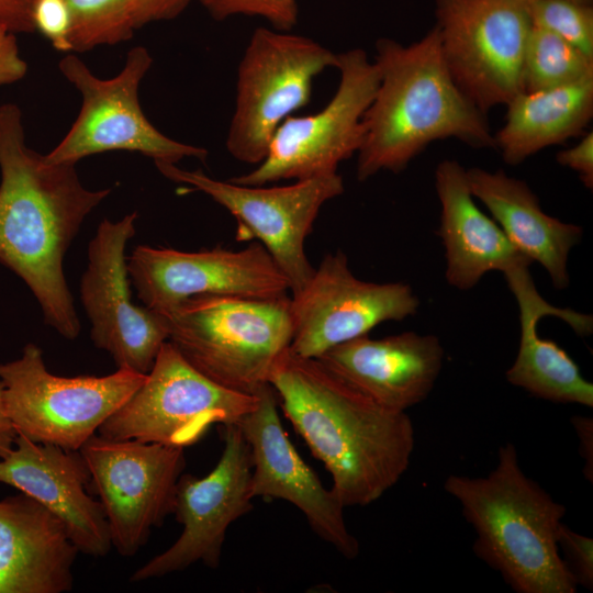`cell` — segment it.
I'll use <instances>...</instances> for the list:
<instances>
[{
  "label": "cell",
  "instance_id": "cell-2",
  "mask_svg": "<svg viewBox=\"0 0 593 593\" xmlns=\"http://www.w3.org/2000/svg\"><path fill=\"white\" fill-rule=\"evenodd\" d=\"M268 383L284 416L331 473L332 491L344 507L376 502L407 470L415 432L406 412L378 404L290 347Z\"/></svg>",
  "mask_w": 593,
  "mask_h": 593
},
{
  "label": "cell",
  "instance_id": "cell-10",
  "mask_svg": "<svg viewBox=\"0 0 593 593\" xmlns=\"http://www.w3.org/2000/svg\"><path fill=\"white\" fill-rule=\"evenodd\" d=\"M256 405V394L210 380L167 340L143 384L98 434L184 448L198 443L214 424H236Z\"/></svg>",
  "mask_w": 593,
  "mask_h": 593
},
{
  "label": "cell",
  "instance_id": "cell-29",
  "mask_svg": "<svg viewBox=\"0 0 593 593\" xmlns=\"http://www.w3.org/2000/svg\"><path fill=\"white\" fill-rule=\"evenodd\" d=\"M210 15L222 21L234 15L260 16L279 31H291L299 19L298 0H199Z\"/></svg>",
  "mask_w": 593,
  "mask_h": 593
},
{
  "label": "cell",
  "instance_id": "cell-36",
  "mask_svg": "<svg viewBox=\"0 0 593 593\" xmlns=\"http://www.w3.org/2000/svg\"><path fill=\"white\" fill-rule=\"evenodd\" d=\"M571 423L579 440V452L584 460L583 472L588 481L593 482V419L586 416H573Z\"/></svg>",
  "mask_w": 593,
  "mask_h": 593
},
{
  "label": "cell",
  "instance_id": "cell-1",
  "mask_svg": "<svg viewBox=\"0 0 593 593\" xmlns=\"http://www.w3.org/2000/svg\"><path fill=\"white\" fill-rule=\"evenodd\" d=\"M0 264L36 298L45 323L72 340L80 322L63 261L87 215L112 192L82 186L75 164L27 147L22 110L0 104Z\"/></svg>",
  "mask_w": 593,
  "mask_h": 593
},
{
  "label": "cell",
  "instance_id": "cell-23",
  "mask_svg": "<svg viewBox=\"0 0 593 593\" xmlns=\"http://www.w3.org/2000/svg\"><path fill=\"white\" fill-rule=\"evenodd\" d=\"M435 189L440 203L438 236L445 248V278L451 287L467 291L491 271L504 273L517 265L532 264L475 204L466 169L457 160L437 165Z\"/></svg>",
  "mask_w": 593,
  "mask_h": 593
},
{
  "label": "cell",
  "instance_id": "cell-9",
  "mask_svg": "<svg viewBox=\"0 0 593 593\" xmlns=\"http://www.w3.org/2000/svg\"><path fill=\"white\" fill-rule=\"evenodd\" d=\"M154 164L170 181L202 192L225 208L237 222V239H256L267 249L287 278L291 294L307 283L314 268L305 254V240L321 208L344 192L338 172L265 187L217 180L177 164Z\"/></svg>",
  "mask_w": 593,
  "mask_h": 593
},
{
  "label": "cell",
  "instance_id": "cell-27",
  "mask_svg": "<svg viewBox=\"0 0 593 593\" xmlns=\"http://www.w3.org/2000/svg\"><path fill=\"white\" fill-rule=\"evenodd\" d=\"M71 19L74 52L115 45L133 37L127 0H66Z\"/></svg>",
  "mask_w": 593,
  "mask_h": 593
},
{
  "label": "cell",
  "instance_id": "cell-3",
  "mask_svg": "<svg viewBox=\"0 0 593 593\" xmlns=\"http://www.w3.org/2000/svg\"><path fill=\"white\" fill-rule=\"evenodd\" d=\"M379 83L363 115L357 179L403 171L430 143L456 138L495 148L486 113L461 91L444 60L435 26L403 45L379 38L373 59Z\"/></svg>",
  "mask_w": 593,
  "mask_h": 593
},
{
  "label": "cell",
  "instance_id": "cell-21",
  "mask_svg": "<svg viewBox=\"0 0 593 593\" xmlns=\"http://www.w3.org/2000/svg\"><path fill=\"white\" fill-rule=\"evenodd\" d=\"M503 275L517 303L521 329L517 355L505 373L507 382L544 400L592 407L593 384L563 348L538 333L542 317L556 316L578 335L589 336L593 332L592 315L546 301L536 288L529 264L517 265Z\"/></svg>",
  "mask_w": 593,
  "mask_h": 593
},
{
  "label": "cell",
  "instance_id": "cell-8",
  "mask_svg": "<svg viewBox=\"0 0 593 593\" xmlns=\"http://www.w3.org/2000/svg\"><path fill=\"white\" fill-rule=\"evenodd\" d=\"M152 64L148 49L135 46L128 51L121 71L102 79L75 54L63 57L58 69L79 91L81 108L64 138L45 155L46 160L76 165L90 155L127 150L154 161L178 164L183 158H195L205 163V148L168 137L144 114L138 90Z\"/></svg>",
  "mask_w": 593,
  "mask_h": 593
},
{
  "label": "cell",
  "instance_id": "cell-19",
  "mask_svg": "<svg viewBox=\"0 0 593 593\" xmlns=\"http://www.w3.org/2000/svg\"><path fill=\"white\" fill-rule=\"evenodd\" d=\"M0 483L33 497L60 518L79 552L103 557L112 549L102 505L89 494L90 473L79 451L18 434L12 450L0 458Z\"/></svg>",
  "mask_w": 593,
  "mask_h": 593
},
{
  "label": "cell",
  "instance_id": "cell-4",
  "mask_svg": "<svg viewBox=\"0 0 593 593\" xmlns=\"http://www.w3.org/2000/svg\"><path fill=\"white\" fill-rule=\"evenodd\" d=\"M444 488L475 532L474 555L515 592H577L557 542L566 507L524 473L512 443L485 477L450 474Z\"/></svg>",
  "mask_w": 593,
  "mask_h": 593
},
{
  "label": "cell",
  "instance_id": "cell-28",
  "mask_svg": "<svg viewBox=\"0 0 593 593\" xmlns=\"http://www.w3.org/2000/svg\"><path fill=\"white\" fill-rule=\"evenodd\" d=\"M533 26L546 30L593 59V7L574 0H524Z\"/></svg>",
  "mask_w": 593,
  "mask_h": 593
},
{
  "label": "cell",
  "instance_id": "cell-18",
  "mask_svg": "<svg viewBox=\"0 0 593 593\" xmlns=\"http://www.w3.org/2000/svg\"><path fill=\"white\" fill-rule=\"evenodd\" d=\"M255 394L257 405L236 423L250 450L251 496L293 504L320 538L345 558H356L360 546L347 528L345 507L290 441L279 417L276 391L268 383Z\"/></svg>",
  "mask_w": 593,
  "mask_h": 593
},
{
  "label": "cell",
  "instance_id": "cell-17",
  "mask_svg": "<svg viewBox=\"0 0 593 593\" xmlns=\"http://www.w3.org/2000/svg\"><path fill=\"white\" fill-rule=\"evenodd\" d=\"M127 268L139 300L161 314L195 295L266 299L290 291L287 278L258 242L240 250L181 251L138 245L127 258Z\"/></svg>",
  "mask_w": 593,
  "mask_h": 593
},
{
  "label": "cell",
  "instance_id": "cell-16",
  "mask_svg": "<svg viewBox=\"0 0 593 593\" xmlns=\"http://www.w3.org/2000/svg\"><path fill=\"white\" fill-rule=\"evenodd\" d=\"M418 307L410 284L363 281L351 272L342 250L327 254L307 283L291 294L290 348L302 357L318 358L384 322L413 316Z\"/></svg>",
  "mask_w": 593,
  "mask_h": 593
},
{
  "label": "cell",
  "instance_id": "cell-7",
  "mask_svg": "<svg viewBox=\"0 0 593 593\" xmlns=\"http://www.w3.org/2000/svg\"><path fill=\"white\" fill-rule=\"evenodd\" d=\"M336 64L337 54L313 38L257 27L238 64L228 153L258 165L279 125L309 104L314 79Z\"/></svg>",
  "mask_w": 593,
  "mask_h": 593
},
{
  "label": "cell",
  "instance_id": "cell-30",
  "mask_svg": "<svg viewBox=\"0 0 593 593\" xmlns=\"http://www.w3.org/2000/svg\"><path fill=\"white\" fill-rule=\"evenodd\" d=\"M559 551L577 585L593 589V539L569 528L563 522L557 534Z\"/></svg>",
  "mask_w": 593,
  "mask_h": 593
},
{
  "label": "cell",
  "instance_id": "cell-25",
  "mask_svg": "<svg viewBox=\"0 0 593 593\" xmlns=\"http://www.w3.org/2000/svg\"><path fill=\"white\" fill-rule=\"evenodd\" d=\"M494 134L503 160L517 166L544 148L582 136L593 116V77L536 91H523L507 104Z\"/></svg>",
  "mask_w": 593,
  "mask_h": 593
},
{
  "label": "cell",
  "instance_id": "cell-24",
  "mask_svg": "<svg viewBox=\"0 0 593 593\" xmlns=\"http://www.w3.org/2000/svg\"><path fill=\"white\" fill-rule=\"evenodd\" d=\"M472 195L489 210L510 242L530 262H538L558 290L568 288V259L580 242L581 226L547 214L529 186L503 170L466 169Z\"/></svg>",
  "mask_w": 593,
  "mask_h": 593
},
{
  "label": "cell",
  "instance_id": "cell-37",
  "mask_svg": "<svg viewBox=\"0 0 593 593\" xmlns=\"http://www.w3.org/2000/svg\"><path fill=\"white\" fill-rule=\"evenodd\" d=\"M16 436V430L5 413L3 387L0 381V458L5 457L12 450Z\"/></svg>",
  "mask_w": 593,
  "mask_h": 593
},
{
  "label": "cell",
  "instance_id": "cell-26",
  "mask_svg": "<svg viewBox=\"0 0 593 593\" xmlns=\"http://www.w3.org/2000/svg\"><path fill=\"white\" fill-rule=\"evenodd\" d=\"M593 77V59L557 35L533 26L524 56V91L550 89Z\"/></svg>",
  "mask_w": 593,
  "mask_h": 593
},
{
  "label": "cell",
  "instance_id": "cell-22",
  "mask_svg": "<svg viewBox=\"0 0 593 593\" xmlns=\"http://www.w3.org/2000/svg\"><path fill=\"white\" fill-rule=\"evenodd\" d=\"M79 550L65 524L19 492L0 500V593H66L72 590Z\"/></svg>",
  "mask_w": 593,
  "mask_h": 593
},
{
  "label": "cell",
  "instance_id": "cell-5",
  "mask_svg": "<svg viewBox=\"0 0 593 593\" xmlns=\"http://www.w3.org/2000/svg\"><path fill=\"white\" fill-rule=\"evenodd\" d=\"M291 296L203 294L165 313L168 342L215 383L255 394L268 384L279 356L291 345Z\"/></svg>",
  "mask_w": 593,
  "mask_h": 593
},
{
  "label": "cell",
  "instance_id": "cell-31",
  "mask_svg": "<svg viewBox=\"0 0 593 593\" xmlns=\"http://www.w3.org/2000/svg\"><path fill=\"white\" fill-rule=\"evenodd\" d=\"M32 18L35 31H40L55 49L72 51L71 19L66 0H34Z\"/></svg>",
  "mask_w": 593,
  "mask_h": 593
},
{
  "label": "cell",
  "instance_id": "cell-38",
  "mask_svg": "<svg viewBox=\"0 0 593 593\" xmlns=\"http://www.w3.org/2000/svg\"><path fill=\"white\" fill-rule=\"evenodd\" d=\"M574 1L581 2V3L592 4V1H593V0H574Z\"/></svg>",
  "mask_w": 593,
  "mask_h": 593
},
{
  "label": "cell",
  "instance_id": "cell-15",
  "mask_svg": "<svg viewBox=\"0 0 593 593\" xmlns=\"http://www.w3.org/2000/svg\"><path fill=\"white\" fill-rule=\"evenodd\" d=\"M223 440L220 460L206 475L181 474L172 514L182 532L169 548L135 570L131 582L161 578L197 562L219 568L230 525L253 510L254 500L250 450L237 424L224 425Z\"/></svg>",
  "mask_w": 593,
  "mask_h": 593
},
{
  "label": "cell",
  "instance_id": "cell-33",
  "mask_svg": "<svg viewBox=\"0 0 593 593\" xmlns=\"http://www.w3.org/2000/svg\"><path fill=\"white\" fill-rule=\"evenodd\" d=\"M556 160L559 165L575 171L588 189L593 188V133L585 132L580 142L560 150Z\"/></svg>",
  "mask_w": 593,
  "mask_h": 593
},
{
  "label": "cell",
  "instance_id": "cell-34",
  "mask_svg": "<svg viewBox=\"0 0 593 593\" xmlns=\"http://www.w3.org/2000/svg\"><path fill=\"white\" fill-rule=\"evenodd\" d=\"M29 65L20 55L15 33L0 26V86L23 79Z\"/></svg>",
  "mask_w": 593,
  "mask_h": 593
},
{
  "label": "cell",
  "instance_id": "cell-11",
  "mask_svg": "<svg viewBox=\"0 0 593 593\" xmlns=\"http://www.w3.org/2000/svg\"><path fill=\"white\" fill-rule=\"evenodd\" d=\"M337 89L318 112L291 115L273 133L264 159L230 180L266 186L337 172L362 143L363 115L379 83V71L362 48L337 54Z\"/></svg>",
  "mask_w": 593,
  "mask_h": 593
},
{
  "label": "cell",
  "instance_id": "cell-14",
  "mask_svg": "<svg viewBox=\"0 0 593 593\" xmlns=\"http://www.w3.org/2000/svg\"><path fill=\"white\" fill-rule=\"evenodd\" d=\"M136 220L137 212H132L99 224L89 243L80 299L93 345L109 353L118 369L147 374L168 340V326L164 314L132 301L125 248L135 235Z\"/></svg>",
  "mask_w": 593,
  "mask_h": 593
},
{
  "label": "cell",
  "instance_id": "cell-6",
  "mask_svg": "<svg viewBox=\"0 0 593 593\" xmlns=\"http://www.w3.org/2000/svg\"><path fill=\"white\" fill-rule=\"evenodd\" d=\"M145 379L146 374L127 369L103 377L56 376L33 343L19 358L0 363L3 404L16 434L71 451L97 434Z\"/></svg>",
  "mask_w": 593,
  "mask_h": 593
},
{
  "label": "cell",
  "instance_id": "cell-12",
  "mask_svg": "<svg viewBox=\"0 0 593 593\" xmlns=\"http://www.w3.org/2000/svg\"><path fill=\"white\" fill-rule=\"evenodd\" d=\"M435 15L446 66L475 107L486 113L524 91V0H436Z\"/></svg>",
  "mask_w": 593,
  "mask_h": 593
},
{
  "label": "cell",
  "instance_id": "cell-32",
  "mask_svg": "<svg viewBox=\"0 0 593 593\" xmlns=\"http://www.w3.org/2000/svg\"><path fill=\"white\" fill-rule=\"evenodd\" d=\"M193 0H127L135 30L180 15Z\"/></svg>",
  "mask_w": 593,
  "mask_h": 593
},
{
  "label": "cell",
  "instance_id": "cell-35",
  "mask_svg": "<svg viewBox=\"0 0 593 593\" xmlns=\"http://www.w3.org/2000/svg\"><path fill=\"white\" fill-rule=\"evenodd\" d=\"M34 0H0V26L13 33H32Z\"/></svg>",
  "mask_w": 593,
  "mask_h": 593
},
{
  "label": "cell",
  "instance_id": "cell-20",
  "mask_svg": "<svg viewBox=\"0 0 593 593\" xmlns=\"http://www.w3.org/2000/svg\"><path fill=\"white\" fill-rule=\"evenodd\" d=\"M315 359L378 404L406 412L434 389L444 347L435 335L409 331L382 338L363 335Z\"/></svg>",
  "mask_w": 593,
  "mask_h": 593
},
{
  "label": "cell",
  "instance_id": "cell-13",
  "mask_svg": "<svg viewBox=\"0 0 593 593\" xmlns=\"http://www.w3.org/2000/svg\"><path fill=\"white\" fill-rule=\"evenodd\" d=\"M184 448L92 435L78 450L102 505L112 548L132 557L174 513Z\"/></svg>",
  "mask_w": 593,
  "mask_h": 593
}]
</instances>
